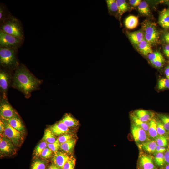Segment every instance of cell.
<instances>
[{
  "mask_svg": "<svg viewBox=\"0 0 169 169\" xmlns=\"http://www.w3.org/2000/svg\"><path fill=\"white\" fill-rule=\"evenodd\" d=\"M13 83V87L26 95L39 86L41 81L32 74L24 66L21 65L16 69Z\"/></svg>",
  "mask_w": 169,
  "mask_h": 169,
  "instance_id": "cell-1",
  "label": "cell"
},
{
  "mask_svg": "<svg viewBox=\"0 0 169 169\" xmlns=\"http://www.w3.org/2000/svg\"><path fill=\"white\" fill-rule=\"evenodd\" d=\"M0 30L9 34L23 39V31L20 22L11 14L1 24Z\"/></svg>",
  "mask_w": 169,
  "mask_h": 169,
  "instance_id": "cell-2",
  "label": "cell"
},
{
  "mask_svg": "<svg viewBox=\"0 0 169 169\" xmlns=\"http://www.w3.org/2000/svg\"><path fill=\"white\" fill-rule=\"evenodd\" d=\"M17 49L0 47L1 65L10 69H16L19 66L17 57Z\"/></svg>",
  "mask_w": 169,
  "mask_h": 169,
  "instance_id": "cell-3",
  "label": "cell"
},
{
  "mask_svg": "<svg viewBox=\"0 0 169 169\" xmlns=\"http://www.w3.org/2000/svg\"><path fill=\"white\" fill-rule=\"evenodd\" d=\"M142 29L144 39L147 42L151 45L157 43L159 38L160 33L155 23L146 20L142 23Z\"/></svg>",
  "mask_w": 169,
  "mask_h": 169,
  "instance_id": "cell-4",
  "label": "cell"
},
{
  "mask_svg": "<svg viewBox=\"0 0 169 169\" xmlns=\"http://www.w3.org/2000/svg\"><path fill=\"white\" fill-rule=\"evenodd\" d=\"M23 39L6 33L0 29V46L1 47L18 49Z\"/></svg>",
  "mask_w": 169,
  "mask_h": 169,
  "instance_id": "cell-5",
  "label": "cell"
},
{
  "mask_svg": "<svg viewBox=\"0 0 169 169\" xmlns=\"http://www.w3.org/2000/svg\"><path fill=\"white\" fill-rule=\"evenodd\" d=\"M2 119L5 124L3 135L10 139L15 146H20L23 140L22 133L12 127L6 120Z\"/></svg>",
  "mask_w": 169,
  "mask_h": 169,
  "instance_id": "cell-6",
  "label": "cell"
},
{
  "mask_svg": "<svg viewBox=\"0 0 169 169\" xmlns=\"http://www.w3.org/2000/svg\"><path fill=\"white\" fill-rule=\"evenodd\" d=\"M15 146L11 141L4 135H0L1 155L8 156L14 154L16 152Z\"/></svg>",
  "mask_w": 169,
  "mask_h": 169,
  "instance_id": "cell-7",
  "label": "cell"
},
{
  "mask_svg": "<svg viewBox=\"0 0 169 169\" xmlns=\"http://www.w3.org/2000/svg\"><path fill=\"white\" fill-rule=\"evenodd\" d=\"M131 131L133 138L138 145L150 140L147 133L133 123L131 125Z\"/></svg>",
  "mask_w": 169,
  "mask_h": 169,
  "instance_id": "cell-8",
  "label": "cell"
},
{
  "mask_svg": "<svg viewBox=\"0 0 169 169\" xmlns=\"http://www.w3.org/2000/svg\"><path fill=\"white\" fill-rule=\"evenodd\" d=\"M17 114L6 100L3 99L1 101L0 115L2 119L7 120L12 118Z\"/></svg>",
  "mask_w": 169,
  "mask_h": 169,
  "instance_id": "cell-9",
  "label": "cell"
},
{
  "mask_svg": "<svg viewBox=\"0 0 169 169\" xmlns=\"http://www.w3.org/2000/svg\"><path fill=\"white\" fill-rule=\"evenodd\" d=\"M138 166L140 169H156L154 157L146 154H141L139 156Z\"/></svg>",
  "mask_w": 169,
  "mask_h": 169,
  "instance_id": "cell-10",
  "label": "cell"
},
{
  "mask_svg": "<svg viewBox=\"0 0 169 169\" xmlns=\"http://www.w3.org/2000/svg\"><path fill=\"white\" fill-rule=\"evenodd\" d=\"M69 157L66 153L58 151L54 152L53 155L52 159L53 164L60 169H62L64 165Z\"/></svg>",
  "mask_w": 169,
  "mask_h": 169,
  "instance_id": "cell-11",
  "label": "cell"
},
{
  "mask_svg": "<svg viewBox=\"0 0 169 169\" xmlns=\"http://www.w3.org/2000/svg\"><path fill=\"white\" fill-rule=\"evenodd\" d=\"M135 116L141 121L147 122L152 119L154 114L152 111L144 110H137L133 113Z\"/></svg>",
  "mask_w": 169,
  "mask_h": 169,
  "instance_id": "cell-12",
  "label": "cell"
},
{
  "mask_svg": "<svg viewBox=\"0 0 169 169\" xmlns=\"http://www.w3.org/2000/svg\"><path fill=\"white\" fill-rule=\"evenodd\" d=\"M49 129L56 136L67 133L69 131V128L61 120L51 125Z\"/></svg>",
  "mask_w": 169,
  "mask_h": 169,
  "instance_id": "cell-13",
  "label": "cell"
},
{
  "mask_svg": "<svg viewBox=\"0 0 169 169\" xmlns=\"http://www.w3.org/2000/svg\"><path fill=\"white\" fill-rule=\"evenodd\" d=\"M6 120L12 127L22 133L25 131L24 125L17 114L12 118Z\"/></svg>",
  "mask_w": 169,
  "mask_h": 169,
  "instance_id": "cell-14",
  "label": "cell"
},
{
  "mask_svg": "<svg viewBox=\"0 0 169 169\" xmlns=\"http://www.w3.org/2000/svg\"><path fill=\"white\" fill-rule=\"evenodd\" d=\"M158 23L162 28H169V9L165 8L160 12Z\"/></svg>",
  "mask_w": 169,
  "mask_h": 169,
  "instance_id": "cell-15",
  "label": "cell"
},
{
  "mask_svg": "<svg viewBox=\"0 0 169 169\" xmlns=\"http://www.w3.org/2000/svg\"><path fill=\"white\" fill-rule=\"evenodd\" d=\"M10 81V76L6 72L1 70L0 72V88L3 92H6Z\"/></svg>",
  "mask_w": 169,
  "mask_h": 169,
  "instance_id": "cell-16",
  "label": "cell"
},
{
  "mask_svg": "<svg viewBox=\"0 0 169 169\" xmlns=\"http://www.w3.org/2000/svg\"><path fill=\"white\" fill-rule=\"evenodd\" d=\"M128 36L132 43L136 46L144 39L143 33L141 30L129 33Z\"/></svg>",
  "mask_w": 169,
  "mask_h": 169,
  "instance_id": "cell-17",
  "label": "cell"
},
{
  "mask_svg": "<svg viewBox=\"0 0 169 169\" xmlns=\"http://www.w3.org/2000/svg\"><path fill=\"white\" fill-rule=\"evenodd\" d=\"M76 139L73 138L68 141L60 144L59 149L67 154L71 153L73 151Z\"/></svg>",
  "mask_w": 169,
  "mask_h": 169,
  "instance_id": "cell-18",
  "label": "cell"
},
{
  "mask_svg": "<svg viewBox=\"0 0 169 169\" xmlns=\"http://www.w3.org/2000/svg\"><path fill=\"white\" fill-rule=\"evenodd\" d=\"M139 146L141 149L145 151L150 153H154L155 152L157 144L155 141L150 140Z\"/></svg>",
  "mask_w": 169,
  "mask_h": 169,
  "instance_id": "cell-19",
  "label": "cell"
},
{
  "mask_svg": "<svg viewBox=\"0 0 169 169\" xmlns=\"http://www.w3.org/2000/svg\"><path fill=\"white\" fill-rule=\"evenodd\" d=\"M61 121L69 128L76 127L79 124L78 120L68 114H66Z\"/></svg>",
  "mask_w": 169,
  "mask_h": 169,
  "instance_id": "cell-20",
  "label": "cell"
},
{
  "mask_svg": "<svg viewBox=\"0 0 169 169\" xmlns=\"http://www.w3.org/2000/svg\"><path fill=\"white\" fill-rule=\"evenodd\" d=\"M138 49L143 55L146 56L153 52L151 45L145 39L137 46Z\"/></svg>",
  "mask_w": 169,
  "mask_h": 169,
  "instance_id": "cell-21",
  "label": "cell"
},
{
  "mask_svg": "<svg viewBox=\"0 0 169 169\" xmlns=\"http://www.w3.org/2000/svg\"><path fill=\"white\" fill-rule=\"evenodd\" d=\"M138 18L136 16L131 15L128 16L125 20V25L128 29L136 28L138 24Z\"/></svg>",
  "mask_w": 169,
  "mask_h": 169,
  "instance_id": "cell-22",
  "label": "cell"
},
{
  "mask_svg": "<svg viewBox=\"0 0 169 169\" xmlns=\"http://www.w3.org/2000/svg\"><path fill=\"white\" fill-rule=\"evenodd\" d=\"M148 123V135L151 138L155 139L159 136L157 131L156 120L152 119Z\"/></svg>",
  "mask_w": 169,
  "mask_h": 169,
  "instance_id": "cell-23",
  "label": "cell"
},
{
  "mask_svg": "<svg viewBox=\"0 0 169 169\" xmlns=\"http://www.w3.org/2000/svg\"><path fill=\"white\" fill-rule=\"evenodd\" d=\"M116 2L118 8V15L120 18L122 14L128 10V5L124 0H116Z\"/></svg>",
  "mask_w": 169,
  "mask_h": 169,
  "instance_id": "cell-24",
  "label": "cell"
},
{
  "mask_svg": "<svg viewBox=\"0 0 169 169\" xmlns=\"http://www.w3.org/2000/svg\"><path fill=\"white\" fill-rule=\"evenodd\" d=\"M130 116L131 119L132 120L133 123L143 129L148 134L149 123L143 122L141 121L137 118L133 113L131 114Z\"/></svg>",
  "mask_w": 169,
  "mask_h": 169,
  "instance_id": "cell-25",
  "label": "cell"
},
{
  "mask_svg": "<svg viewBox=\"0 0 169 169\" xmlns=\"http://www.w3.org/2000/svg\"><path fill=\"white\" fill-rule=\"evenodd\" d=\"M106 2L109 13L116 16L118 15V8L115 0H107Z\"/></svg>",
  "mask_w": 169,
  "mask_h": 169,
  "instance_id": "cell-26",
  "label": "cell"
},
{
  "mask_svg": "<svg viewBox=\"0 0 169 169\" xmlns=\"http://www.w3.org/2000/svg\"><path fill=\"white\" fill-rule=\"evenodd\" d=\"M55 136L49 129H46L42 139L43 141H44L47 143H52L56 140Z\"/></svg>",
  "mask_w": 169,
  "mask_h": 169,
  "instance_id": "cell-27",
  "label": "cell"
},
{
  "mask_svg": "<svg viewBox=\"0 0 169 169\" xmlns=\"http://www.w3.org/2000/svg\"><path fill=\"white\" fill-rule=\"evenodd\" d=\"M139 12L145 16H148L151 14V12L148 5L145 1H141L138 6Z\"/></svg>",
  "mask_w": 169,
  "mask_h": 169,
  "instance_id": "cell-28",
  "label": "cell"
},
{
  "mask_svg": "<svg viewBox=\"0 0 169 169\" xmlns=\"http://www.w3.org/2000/svg\"><path fill=\"white\" fill-rule=\"evenodd\" d=\"M154 161L156 165L159 167H162L166 163L164 154L163 153L155 152L154 153Z\"/></svg>",
  "mask_w": 169,
  "mask_h": 169,
  "instance_id": "cell-29",
  "label": "cell"
},
{
  "mask_svg": "<svg viewBox=\"0 0 169 169\" xmlns=\"http://www.w3.org/2000/svg\"><path fill=\"white\" fill-rule=\"evenodd\" d=\"M157 115L166 131L169 132V115L162 113H158Z\"/></svg>",
  "mask_w": 169,
  "mask_h": 169,
  "instance_id": "cell-30",
  "label": "cell"
},
{
  "mask_svg": "<svg viewBox=\"0 0 169 169\" xmlns=\"http://www.w3.org/2000/svg\"><path fill=\"white\" fill-rule=\"evenodd\" d=\"M157 131L158 135L164 136H166L167 131L163 124L158 118L155 119Z\"/></svg>",
  "mask_w": 169,
  "mask_h": 169,
  "instance_id": "cell-31",
  "label": "cell"
},
{
  "mask_svg": "<svg viewBox=\"0 0 169 169\" xmlns=\"http://www.w3.org/2000/svg\"><path fill=\"white\" fill-rule=\"evenodd\" d=\"M157 87L158 90L169 89V80L166 78H162L158 81Z\"/></svg>",
  "mask_w": 169,
  "mask_h": 169,
  "instance_id": "cell-32",
  "label": "cell"
},
{
  "mask_svg": "<svg viewBox=\"0 0 169 169\" xmlns=\"http://www.w3.org/2000/svg\"><path fill=\"white\" fill-rule=\"evenodd\" d=\"M76 159L71 156L65 163L62 169H74Z\"/></svg>",
  "mask_w": 169,
  "mask_h": 169,
  "instance_id": "cell-33",
  "label": "cell"
},
{
  "mask_svg": "<svg viewBox=\"0 0 169 169\" xmlns=\"http://www.w3.org/2000/svg\"><path fill=\"white\" fill-rule=\"evenodd\" d=\"M155 140L158 145L164 147L167 145L168 139L166 136L159 135Z\"/></svg>",
  "mask_w": 169,
  "mask_h": 169,
  "instance_id": "cell-34",
  "label": "cell"
},
{
  "mask_svg": "<svg viewBox=\"0 0 169 169\" xmlns=\"http://www.w3.org/2000/svg\"><path fill=\"white\" fill-rule=\"evenodd\" d=\"M47 147V143L44 141L40 143L36 147L34 153L36 156H40L43 150Z\"/></svg>",
  "mask_w": 169,
  "mask_h": 169,
  "instance_id": "cell-35",
  "label": "cell"
},
{
  "mask_svg": "<svg viewBox=\"0 0 169 169\" xmlns=\"http://www.w3.org/2000/svg\"><path fill=\"white\" fill-rule=\"evenodd\" d=\"M46 165L44 161L36 160L32 164L31 169H45Z\"/></svg>",
  "mask_w": 169,
  "mask_h": 169,
  "instance_id": "cell-36",
  "label": "cell"
},
{
  "mask_svg": "<svg viewBox=\"0 0 169 169\" xmlns=\"http://www.w3.org/2000/svg\"><path fill=\"white\" fill-rule=\"evenodd\" d=\"M163 57L161 54L158 51L153 52L148 55V58L151 63Z\"/></svg>",
  "mask_w": 169,
  "mask_h": 169,
  "instance_id": "cell-37",
  "label": "cell"
},
{
  "mask_svg": "<svg viewBox=\"0 0 169 169\" xmlns=\"http://www.w3.org/2000/svg\"><path fill=\"white\" fill-rule=\"evenodd\" d=\"M10 14H7L5 7L2 4L0 6V22L1 24L9 16Z\"/></svg>",
  "mask_w": 169,
  "mask_h": 169,
  "instance_id": "cell-38",
  "label": "cell"
},
{
  "mask_svg": "<svg viewBox=\"0 0 169 169\" xmlns=\"http://www.w3.org/2000/svg\"><path fill=\"white\" fill-rule=\"evenodd\" d=\"M72 134L65 133L60 136L57 139L60 144L64 143L73 138Z\"/></svg>",
  "mask_w": 169,
  "mask_h": 169,
  "instance_id": "cell-39",
  "label": "cell"
},
{
  "mask_svg": "<svg viewBox=\"0 0 169 169\" xmlns=\"http://www.w3.org/2000/svg\"><path fill=\"white\" fill-rule=\"evenodd\" d=\"M60 144L57 139L55 141L52 143H47V147L53 152H56L59 149Z\"/></svg>",
  "mask_w": 169,
  "mask_h": 169,
  "instance_id": "cell-40",
  "label": "cell"
},
{
  "mask_svg": "<svg viewBox=\"0 0 169 169\" xmlns=\"http://www.w3.org/2000/svg\"><path fill=\"white\" fill-rule=\"evenodd\" d=\"M52 152V151L47 147L43 150L40 156L44 159H48L51 156Z\"/></svg>",
  "mask_w": 169,
  "mask_h": 169,
  "instance_id": "cell-41",
  "label": "cell"
},
{
  "mask_svg": "<svg viewBox=\"0 0 169 169\" xmlns=\"http://www.w3.org/2000/svg\"><path fill=\"white\" fill-rule=\"evenodd\" d=\"M165 62V59L164 57L160 58L158 60L153 62L151 63L155 67L160 68L162 67Z\"/></svg>",
  "mask_w": 169,
  "mask_h": 169,
  "instance_id": "cell-42",
  "label": "cell"
},
{
  "mask_svg": "<svg viewBox=\"0 0 169 169\" xmlns=\"http://www.w3.org/2000/svg\"><path fill=\"white\" fill-rule=\"evenodd\" d=\"M166 149L165 147L157 145L155 151V152L164 153L166 151Z\"/></svg>",
  "mask_w": 169,
  "mask_h": 169,
  "instance_id": "cell-43",
  "label": "cell"
},
{
  "mask_svg": "<svg viewBox=\"0 0 169 169\" xmlns=\"http://www.w3.org/2000/svg\"><path fill=\"white\" fill-rule=\"evenodd\" d=\"M4 129H5V124L3 120L1 119H0V135H3Z\"/></svg>",
  "mask_w": 169,
  "mask_h": 169,
  "instance_id": "cell-44",
  "label": "cell"
},
{
  "mask_svg": "<svg viewBox=\"0 0 169 169\" xmlns=\"http://www.w3.org/2000/svg\"><path fill=\"white\" fill-rule=\"evenodd\" d=\"M141 1V0H130L129 1L130 4L134 7L138 6Z\"/></svg>",
  "mask_w": 169,
  "mask_h": 169,
  "instance_id": "cell-45",
  "label": "cell"
},
{
  "mask_svg": "<svg viewBox=\"0 0 169 169\" xmlns=\"http://www.w3.org/2000/svg\"><path fill=\"white\" fill-rule=\"evenodd\" d=\"M165 163L169 164V148L166 151L164 154Z\"/></svg>",
  "mask_w": 169,
  "mask_h": 169,
  "instance_id": "cell-46",
  "label": "cell"
},
{
  "mask_svg": "<svg viewBox=\"0 0 169 169\" xmlns=\"http://www.w3.org/2000/svg\"><path fill=\"white\" fill-rule=\"evenodd\" d=\"M163 52L166 56L169 58V44H166L164 46Z\"/></svg>",
  "mask_w": 169,
  "mask_h": 169,
  "instance_id": "cell-47",
  "label": "cell"
},
{
  "mask_svg": "<svg viewBox=\"0 0 169 169\" xmlns=\"http://www.w3.org/2000/svg\"><path fill=\"white\" fill-rule=\"evenodd\" d=\"M164 41L169 44V33H166L163 37Z\"/></svg>",
  "mask_w": 169,
  "mask_h": 169,
  "instance_id": "cell-48",
  "label": "cell"
},
{
  "mask_svg": "<svg viewBox=\"0 0 169 169\" xmlns=\"http://www.w3.org/2000/svg\"><path fill=\"white\" fill-rule=\"evenodd\" d=\"M164 73L166 78L169 80V65L167 66L165 68Z\"/></svg>",
  "mask_w": 169,
  "mask_h": 169,
  "instance_id": "cell-49",
  "label": "cell"
},
{
  "mask_svg": "<svg viewBox=\"0 0 169 169\" xmlns=\"http://www.w3.org/2000/svg\"><path fill=\"white\" fill-rule=\"evenodd\" d=\"M47 169H60L58 166L53 164H51L48 167Z\"/></svg>",
  "mask_w": 169,
  "mask_h": 169,
  "instance_id": "cell-50",
  "label": "cell"
},
{
  "mask_svg": "<svg viewBox=\"0 0 169 169\" xmlns=\"http://www.w3.org/2000/svg\"><path fill=\"white\" fill-rule=\"evenodd\" d=\"M164 169H169V164L165 166Z\"/></svg>",
  "mask_w": 169,
  "mask_h": 169,
  "instance_id": "cell-51",
  "label": "cell"
},
{
  "mask_svg": "<svg viewBox=\"0 0 169 169\" xmlns=\"http://www.w3.org/2000/svg\"><path fill=\"white\" fill-rule=\"evenodd\" d=\"M166 4L169 6V1H167L166 2Z\"/></svg>",
  "mask_w": 169,
  "mask_h": 169,
  "instance_id": "cell-52",
  "label": "cell"
},
{
  "mask_svg": "<svg viewBox=\"0 0 169 169\" xmlns=\"http://www.w3.org/2000/svg\"><path fill=\"white\" fill-rule=\"evenodd\" d=\"M168 63H169V61H168Z\"/></svg>",
  "mask_w": 169,
  "mask_h": 169,
  "instance_id": "cell-53",
  "label": "cell"
}]
</instances>
